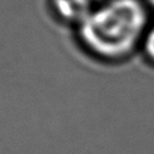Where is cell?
Instances as JSON below:
<instances>
[{"mask_svg":"<svg viewBox=\"0 0 154 154\" xmlns=\"http://www.w3.org/2000/svg\"><path fill=\"white\" fill-rule=\"evenodd\" d=\"M52 5L63 19L79 24L93 11L90 0H52Z\"/></svg>","mask_w":154,"mask_h":154,"instance_id":"cell-2","label":"cell"},{"mask_svg":"<svg viewBox=\"0 0 154 154\" xmlns=\"http://www.w3.org/2000/svg\"><path fill=\"white\" fill-rule=\"evenodd\" d=\"M148 2H149V4H150L153 7H154V0H148Z\"/></svg>","mask_w":154,"mask_h":154,"instance_id":"cell-4","label":"cell"},{"mask_svg":"<svg viewBox=\"0 0 154 154\" xmlns=\"http://www.w3.org/2000/svg\"><path fill=\"white\" fill-rule=\"evenodd\" d=\"M146 51L149 54V57L154 59V29H152L149 31V34L147 35V38H146Z\"/></svg>","mask_w":154,"mask_h":154,"instance_id":"cell-3","label":"cell"},{"mask_svg":"<svg viewBox=\"0 0 154 154\" xmlns=\"http://www.w3.org/2000/svg\"><path fill=\"white\" fill-rule=\"evenodd\" d=\"M144 25L146 12L138 0H109L79 24V35L89 51L113 59L135 46Z\"/></svg>","mask_w":154,"mask_h":154,"instance_id":"cell-1","label":"cell"}]
</instances>
